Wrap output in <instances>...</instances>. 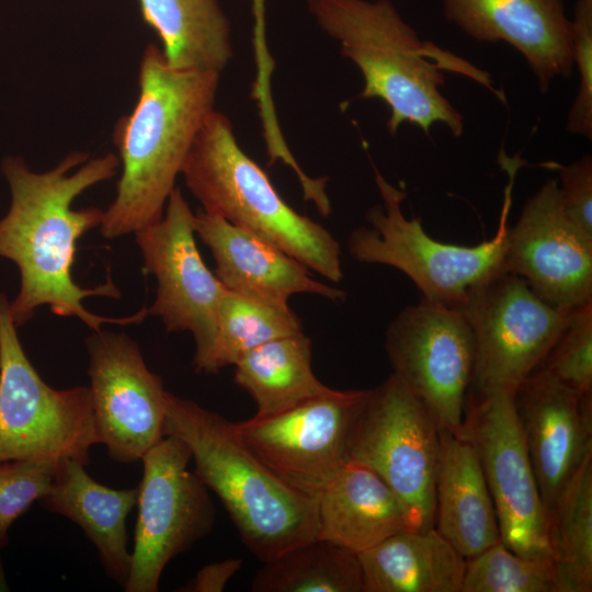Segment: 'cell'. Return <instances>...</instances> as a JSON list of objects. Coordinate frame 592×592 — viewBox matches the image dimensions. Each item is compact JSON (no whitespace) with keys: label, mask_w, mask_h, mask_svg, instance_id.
Returning <instances> with one entry per match:
<instances>
[{"label":"cell","mask_w":592,"mask_h":592,"mask_svg":"<svg viewBox=\"0 0 592 592\" xmlns=\"http://www.w3.org/2000/svg\"><path fill=\"white\" fill-rule=\"evenodd\" d=\"M559 172L558 187L567 216L584 232L592 236V157L585 155L574 162L562 166L545 163Z\"/></svg>","instance_id":"33"},{"label":"cell","mask_w":592,"mask_h":592,"mask_svg":"<svg viewBox=\"0 0 592 592\" xmlns=\"http://www.w3.org/2000/svg\"><path fill=\"white\" fill-rule=\"evenodd\" d=\"M384 346L392 374L439 429L458 433L475 365V340L464 310L420 297L389 323Z\"/></svg>","instance_id":"11"},{"label":"cell","mask_w":592,"mask_h":592,"mask_svg":"<svg viewBox=\"0 0 592 592\" xmlns=\"http://www.w3.org/2000/svg\"><path fill=\"white\" fill-rule=\"evenodd\" d=\"M242 560L231 558L203 567L195 578L180 591L221 592L230 579L240 570Z\"/></svg>","instance_id":"35"},{"label":"cell","mask_w":592,"mask_h":592,"mask_svg":"<svg viewBox=\"0 0 592 592\" xmlns=\"http://www.w3.org/2000/svg\"><path fill=\"white\" fill-rule=\"evenodd\" d=\"M307 3L319 27L339 43L342 56L362 73L360 98L378 99L388 106L387 128L392 136L403 123L417 125L426 135L434 123L446 125L455 137L463 134L462 114L442 93L446 70L497 93L489 73L432 42L421 41L390 0Z\"/></svg>","instance_id":"3"},{"label":"cell","mask_w":592,"mask_h":592,"mask_svg":"<svg viewBox=\"0 0 592 592\" xmlns=\"http://www.w3.org/2000/svg\"><path fill=\"white\" fill-rule=\"evenodd\" d=\"M504 267L560 312L592 301V236L565 213L556 179L546 180L509 226Z\"/></svg>","instance_id":"16"},{"label":"cell","mask_w":592,"mask_h":592,"mask_svg":"<svg viewBox=\"0 0 592 592\" xmlns=\"http://www.w3.org/2000/svg\"><path fill=\"white\" fill-rule=\"evenodd\" d=\"M135 235L145 272L158 282L148 315L159 317L168 332L190 331L195 341L193 365L197 372L209 374L225 287L201 257L194 213L182 191L175 186L162 218Z\"/></svg>","instance_id":"13"},{"label":"cell","mask_w":592,"mask_h":592,"mask_svg":"<svg viewBox=\"0 0 592 592\" xmlns=\"http://www.w3.org/2000/svg\"><path fill=\"white\" fill-rule=\"evenodd\" d=\"M202 208L276 246L325 278H343L338 240L291 207L264 170L240 147L225 114L214 110L181 172Z\"/></svg>","instance_id":"5"},{"label":"cell","mask_w":592,"mask_h":592,"mask_svg":"<svg viewBox=\"0 0 592 592\" xmlns=\"http://www.w3.org/2000/svg\"><path fill=\"white\" fill-rule=\"evenodd\" d=\"M137 499L138 487L109 488L92 479L80 462L65 459L41 502L82 528L96 547L107 576L124 588L132 565L126 519Z\"/></svg>","instance_id":"22"},{"label":"cell","mask_w":592,"mask_h":592,"mask_svg":"<svg viewBox=\"0 0 592 592\" xmlns=\"http://www.w3.org/2000/svg\"><path fill=\"white\" fill-rule=\"evenodd\" d=\"M462 592H556L551 558L523 556L499 540L466 559Z\"/></svg>","instance_id":"29"},{"label":"cell","mask_w":592,"mask_h":592,"mask_svg":"<svg viewBox=\"0 0 592 592\" xmlns=\"http://www.w3.org/2000/svg\"><path fill=\"white\" fill-rule=\"evenodd\" d=\"M573 25V62L579 71V87L569 110L567 130L592 138V0H577Z\"/></svg>","instance_id":"32"},{"label":"cell","mask_w":592,"mask_h":592,"mask_svg":"<svg viewBox=\"0 0 592 592\" xmlns=\"http://www.w3.org/2000/svg\"><path fill=\"white\" fill-rule=\"evenodd\" d=\"M299 332L301 321L289 307H276L225 287L218 304L209 374L235 365L261 344Z\"/></svg>","instance_id":"28"},{"label":"cell","mask_w":592,"mask_h":592,"mask_svg":"<svg viewBox=\"0 0 592 592\" xmlns=\"http://www.w3.org/2000/svg\"><path fill=\"white\" fill-rule=\"evenodd\" d=\"M3 591H8V584H7L5 577H4V573L0 563V592H3Z\"/></svg>","instance_id":"36"},{"label":"cell","mask_w":592,"mask_h":592,"mask_svg":"<svg viewBox=\"0 0 592 592\" xmlns=\"http://www.w3.org/2000/svg\"><path fill=\"white\" fill-rule=\"evenodd\" d=\"M582 395H592V301L569 314L559 338L536 368Z\"/></svg>","instance_id":"30"},{"label":"cell","mask_w":592,"mask_h":592,"mask_svg":"<svg viewBox=\"0 0 592 592\" xmlns=\"http://www.w3.org/2000/svg\"><path fill=\"white\" fill-rule=\"evenodd\" d=\"M440 429L391 374L374 389L349 430L345 459L377 474L401 503L413 531L434 527Z\"/></svg>","instance_id":"8"},{"label":"cell","mask_w":592,"mask_h":592,"mask_svg":"<svg viewBox=\"0 0 592 592\" xmlns=\"http://www.w3.org/2000/svg\"><path fill=\"white\" fill-rule=\"evenodd\" d=\"M519 160L505 162L509 175L496 234L476 246L441 242L428 235L419 217L407 218L401 204L406 197L374 168L382 204L366 213L367 225L352 230L348 240L351 257L362 263L392 266L417 286L420 297L453 307H463L468 292L502 272L512 190Z\"/></svg>","instance_id":"6"},{"label":"cell","mask_w":592,"mask_h":592,"mask_svg":"<svg viewBox=\"0 0 592 592\" xmlns=\"http://www.w3.org/2000/svg\"><path fill=\"white\" fill-rule=\"evenodd\" d=\"M254 592H364L356 553L314 538L289 548L257 571Z\"/></svg>","instance_id":"27"},{"label":"cell","mask_w":592,"mask_h":592,"mask_svg":"<svg viewBox=\"0 0 592 592\" xmlns=\"http://www.w3.org/2000/svg\"><path fill=\"white\" fill-rule=\"evenodd\" d=\"M235 383L255 401V419L333 394L311 368V341L303 332L271 340L235 363Z\"/></svg>","instance_id":"25"},{"label":"cell","mask_w":592,"mask_h":592,"mask_svg":"<svg viewBox=\"0 0 592 592\" xmlns=\"http://www.w3.org/2000/svg\"><path fill=\"white\" fill-rule=\"evenodd\" d=\"M163 435L189 446L194 473L217 494L260 561L317 537L316 501L280 479L242 442L234 422L166 391Z\"/></svg>","instance_id":"4"},{"label":"cell","mask_w":592,"mask_h":592,"mask_svg":"<svg viewBox=\"0 0 592 592\" xmlns=\"http://www.w3.org/2000/svg\"><path fill=\"white\" fill-rule=\"evenodd\" d=\"M192 454L179 437L164 435L141 457L138 519L126 592H156L167 563L207 536L216 509L208 488L187 470Z\"/></svg>","instance_id":"10"},{"label":"cell","mask_w":592,"mask_h":592,"mask_svg":"<svg viewBox=\"0 0 592 592\" xmlns=\"http://www.w3.org/2000/svg\"><path fill=\"white\" fill-rule=\"evenodd\" d=\"M368 390H335L263 419L234 423L242 442L285 483L315 500L345 459L350 426Z\"/></svg>","instance_id":"14"},{"label":"cell","mask_w":592,"mask_h":592,"mask_svg":"<svg viewBox=\"0 0 592 592\" xmlns=\"http://www.w3.org/2000/svg\"><path fill=\"white\" fill-rule=\"evenodd\" d=\"M458 433L478 455L501 542L523 556L551 558L547 512L515 410L514 392L467 394Z\"/></svg>","instance_id":"12"},{"label":"cell","mask_w":592,"mask_h":592,"mask_svg":"<svg viewBox=\"0 0 592 592\" xmlns=\"http://www.w3.org/2000/svg\"><path fill=\"white\" fill-rule=\"evenodd\" d=\"M528 457L548 512L592 454V395H582L542 369L514 391Z\"/></svg>","instance_id":"17"},{"label":"cell","mask_w":592,"mask_h":592,"mask_svg":"<svg viewBox=\"0 0 592 592\" xmlns=\"http://www.w3.org/2000/svg\"><path fill=\"white\" fill-rule=\"evenodd\" d=\"M88 158L87 152L73 151L41 173L19 157H5L1 163L11 205L0 219V257L13 261L21 275L20 292L9 305L16 327L26 323L42 306L59 317H77L94 332L104 323H138L148 315L146 307L123 318L94 315L86 309L83 299L118 298L119 291L110 278L93 288L73 281L77 241L101 225L103 210L72 209V202L89 187L112 179L121 163L112 152Z\"/></svg>","instance_id":"1"},{"label":"cell","mask_w":592,"mask_h":592,"mask_svg":"<svg viewBox=\"0 0 592 592\" xmlns=\"http://www.w3.org/2000/svg\"><path fill=\"white\" fill-rule=\"evenodd\" d=\"M460 308L475 340L474 394L514 392L542 364L569 317L505 270L474 286Z\"/></svg>","instance_id":"9"},{"label":"cell","mask_w":592,"mask_h":592,"mask_svg":"<svg viewBox=\"0 0 592 592\" xmlns=\"http://www.w3.org/2000/svg\"><path fill=\"white\" fill-rule=\"evenodd\" d=\"M57 459H16L0 463V546L11 524L50 489L60 465Z\"/></svg>","instance_id":"31"},{"label":"cell","mask_w":592,"mask_h":592,"mask_svg":"<svg viewBox=\"0 0 592 592\" xmlns=\"http://www.w3.org/2000/svg\"><path fill=\"white\" fill-rule=\"evenodd\" d=\"M219 77L172 68L155 44L144 49L137 102L113 130L122 174L103 210L105 238L135 234L162 218L194 139L215 110Z\"/></svg>","instance_id":"2"},{"label":"cell","mask_w":592,"mask_h":592,"mask_svg":"<svg viewBox=\"0 0 592 592\" xmlns=\"http://www.w3.org/2000/svg\"><path fill=\"white\" fill-rule=\"evenodd\" d=\"M556 592L592 591V454L547 512Z\"/></svg>","instance_id":"26"},{"label":"cell","mask_w":592,"mask_h":592,"mask_svg":"<svg viewBox=\"0 0 592 592\" xmlns=\"http://www.w3.org/2000/svg\"><path fill=\"white\" fill-rule=\"evenodd\" d=\"M194 229L227 289L281 308H288L289 297L299 293L334 301L346 297L344 291L314 280L307 266L276 246L216 214L198 209Z\"/></svg>","instance_id":"19"},{"label":"cell","mask_w":592,"mask_h":592,"mask_svg":"<svg viewBox=\"0 0 592 592\" xmlns=\"http://www.w3.org/2000/svg\"><path fill=\"white\" fill-rule=\"evenodd\" d=\"M443 12L470 38L516 49L542 93L573 72V25L563 0H443Z\"/></svg>","instance_id":"18"},{"label":"cell","mask_w":592,"mask_h":592,"mask_svg":"<svg viewBox=\"0 0 592 592\" xmlns=\"http://www.w3.org/2000/svg\"><path fill=\"white\" fill-rule=\"evenodd\" d=\"M169 66L221 73L232 59L231 25L218 0H138Z\"/></svg>","instance_id":"24"},{"label":"cell","mask_w":592,"mask_h":592,"mask_svg":"<svg viewBox=\"0 0 592 592\" xmlns=\"http://www.w3.org/2000/svg\"><path fill=\"white\" fill-rule=\"evenodd\" d=\"M317 537L360 554L390 535L410 530L406 512L369 468L345 462L315 496Z\"/></svg>","instance_id":"21"},{"label":"cell","mask_w":592,"mask_h":592,"mask_svg":"<svg viewBox=\"0 0 592 592\" xmlns=\"http://www.w3.org/2000/svg\"><path fill=\"white\" fill-rule=\"evenodd\" d=\"M357 556L364 592H462L466 558L435 527L402 530Z\"/></svg>","instance_id":"23"},{"label":"cell","mask_w":592,"mask_h":592,"mask_svg":"<svg viewBox=\"0 0 592 592\" xmlns=\"http://www.w3.org/2000/svg\"><path fill=\"white\" fill-rule=\"evenodd\" d=\"M434 527L466 559L501 540L494 505L474 446L440 429Z\"/></svg>","instance_id":"20"},{"label":"cell","mask_w":592,"mask_h":592,"mask_svg":"<svg viewBox=\"0 0 592 592\" xmlns=\"http://www.w3.org/2000/svg\"><path fill=\"white\" fill-rule=\"evenodd\" d=\"M0 292V463L76 459L101 443L89 387L54 389L37 374Z\"/></svg>","instance_id":"7"},{"label":"cell","mask_w":592,"mask_h":592,"mask_svg":"<svg viewBox=\"0 0 592 592\" xmlns=\"http://www.w3.org/2000/svg\"><path fill=\"white\" fill-rule=\"evenodd\" d=\"M264 0H251L253 16V48L257 75L253 81L251 95L259 100L272 98L271 77L274 61L269 53L265 38V8Z\"/></svg>","instance_id":"34"},{"label":"cell","mask_w":592,"mask_h":592,"mask_svg":"<svg viewBox=\"0 0 592 592\" xmlns=\"http://www.w3.org/2000/svg\"><path fill=\"white\" fill-rule=\"evenodd\" d=\"M90 395L100 441L119 464L135 463L163 435L166 391L125 333L87 339Z\"/></svg>","instance_id":"15"}]
</instances>
